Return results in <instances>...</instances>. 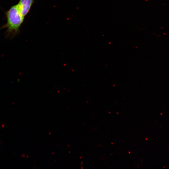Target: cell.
<instances>
[{
    "label": "cell",
    "mask_w": 169,
    "mask_h": 169,
    "mask_svg": "<svg viewBox=\"0 0 169 169\" xmlns=\"http://www.w3.org/2000/svg\"><path fill=\"white\" fill-rule=\"evenodd\" d=\"M35 0H19L17 6L21 16L24 18L29 12Z\"/></svg>",
    "instance_id": "7a4b0ae2"
},
{
    "label": "cell",
    "mask_w": 169,
    "mask_h": 169,
    "mask_svg": "<svg viewBox=\"0 0 169 169\" xmlns=\"http://www.w3.org/2000/svg\"><path fill=\"white\" fill-rule=\"evenodd\" d=\"M7 23L0 29L7 28L6 37L13 38L20 33V28L24 18L20 14L17 5L12 6L5 13Z\"/></svg>",
    "instance_id": "6da1fadb"
}]
</instances>
